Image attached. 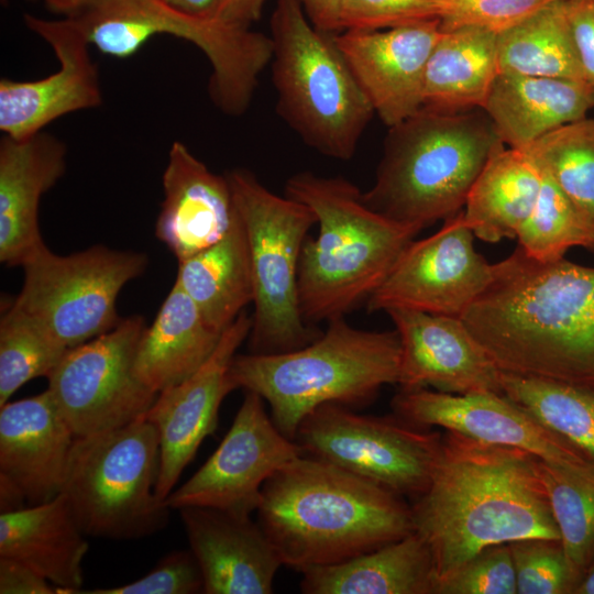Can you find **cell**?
<instances>
[{"label":"cell","mask_w":594,"mask_h":594,"mask_svg":"<svg viewBox=\"0 0 594 594\" xmlns=\"http://www.w3.org/2000/svg\"><path fill=\"white\" fill-rule=\"evenodd\" d=\"M67 350L10 304L0 320V407L28 382L47 378Z\"/></svg>","instance_id":"37"},{"label":"cell","mask_w":594,"mask_h":594,"mask_svg":"<svg viewBox=\"0 0 594 594\" xmlns=\"http://www.w3.org/2000/svg\"><path fill=\"white\" fill-rule=\"evenodd\" d=\"M229 180L250 255L253 307L251 353H280L320 337L300 310L298 266L309 230L317 224L305 204L278 196L249 169L234 168Z\"/></svg>","instance_id":"10"},{"label":"cell","mask_w":594,"mask_h":594,"mask_svg":"<svg viewBox=\"0 0 594 594\" xmlns=\"http://www.w3.org/2000/svg\"><path fill=\"white\" fill-rule=\"evenodd\" d=\"M442 0H349L343 28L377 31L440 20Z\"/></svg>","instance_id":"42"},{"label":"cell","mask_w":594,"mask_h":594,"mask_svg":"<svg viewBox=\"0 0 594 594\" xmlns=\"http://www.w3.org/2000/svg\"><path fill=\"white\" fill-rule=\"evenodd\" d=\"M169 6L191 15L213 18L217 0H164Z\"/></svg>","instance_id":"47"},{"label":"cell","mask_w":594,"mask_h":594,"mask_svg":"<svg viewBox=\"0 0 594 594\" xmlns=\"http://www.w3.org/2000/svg\"><path fill=\"white\" fill-rule=\"evenodd\" d=\"M28 29L46 42L58 69L36 80H0V131L12 139H28L55 120L102 105V91L91 46L72 18L48 20L24 14Z\"/></svg>","instance_id":"16"},{"label":"cell","mask_w":594,"mask_h":594,"mask_svg":"<svg viewBox=\"0 0 594 594\" xmlns=\"http://www.w3.org/2000/svg\"><path fill=\"white\" fill-rule=\"evenodd\" d=\"M251 327L252 316L241 312L223 331L209 360L182 383L158 393L145 414L160 436L156 494L161 499L172 493L202 441L216 430L221 403L233 391L228 378L230 363Z\"/></svg>","instance_id":"18"},{"label":"cell","mask_w":594,"mask_h":594,"mask_svg":"<svg viewBox=\"0 0 594 594\" xmlns=\"http://www.w3.org/2000/svg\"><path fill=\"white\" fill-rule=\"evenodd\" d=\"M264 399L245 392L227 435L207 461L165 499L172 510L210 507L251 516L265 482L302 454L266 413Z\"/></svg>","instance_id":"15"},{"label":"cell","mask_w":594,"mask_h":594,"mask_svg":"<svg viewBox=\"0 0 594 594\" xmlns=\"http://www.w3.org/2000/svg\"><path fill=\"white\" fill-rule=\"evenodd\" d=\"M541 183L542 170L525 150L499 144L462 209L475 238L490 243L516 238L536 205Z\"/></svg>","instance_id":"29"},{"label":"cell","mask_w":594,"mask_h":594,"mask_svg":"<svg viewBox=\"0 0 594 594\" xmlns=\"http://www.w3.org/2000/svg\"><path fill=\"white\" fill-rule=\"evenodd\" d=\"M75 435L47 388L0 407V477L30 505L62 493Z\"/></svg>","instance_id":"23"},{"label":"cell","mask_w":594,"mask_h":594,"mask_svg":"<svg viewBox=\"0 0 594 594\" xmlns=\"http://www.w3.org/2000/svg\"><path fill=\"white\" fill-rule=\"evenodd\" d=\"M462 320L503 373L594 385V267L518 245Z\"/></svg>","instance_id":"2"},{"label":"cell","mask_w":594,"mask_h":594,"mask_svg":"<svg viewBox=\"0 0 594 594\" xmlns=\"http://www.w3.org/2000/svg\"><path fill=\"white\" fill-rule=\"evenodd\" d=\"M66 144L42 131L0 141V262L22 266L45 248L40 202L66 172Z\"/></svg>","instance_id":"24"},{"label":"cell","mask_w":594,"mask_h":594,"mask_svg":"<svg viewBox=\"0 0 594 594\" xmlns=\"http://www.w3.org/2000/svg\"><path fill=\"white\" fill-rule=\"evenodd\" d=\"M538 468L578 586L594 564V462L539 459Z\"/></svg>","instance_id":"33"},{"label":"cell","mask_w":594,"mask_h":594,"mask_svg":"<svg viewBox=\"0 0 594 594\" xmlns=\"http://www.w3.org/2000/svg\"><path fill=\"white\" fill-rule=\"evenodd\" d=\"M336 35L315 28L299 0H276L271 19L276 111L307 146L348 161L375 112Z\"/></svg>","instance_id":"7"},{"label":"cell","mask_w":594,"mask_h":594,"mask_svg":"<svg viewBox=\"0 0 594 594\" xmlns=\"http://www.w3.org/2000/svg\"><path fill=\"white\" fill-rule=\"evenodd\" d=\"M508 544L518 594L574 593L576 581L560 539L525 538Z\"/></svg>","instance_id":"38"},{"label":"cell","mask_w":594,"mask_h":594,"mask_svg":"<svg viewBox=\"0 0 594 594\" xmlns=\"http://www.w3.org/2000/svg\"><path fill=\"white\" fill-rule=\"evenodd\" d=\"M162 185L155 235L178 262L221 240L238 217L226 174L210 170L180 141L170 145Z\"/></svg>","instance_id":"22"},{"label":"cell","mask_w":594,"mask_h":594,"mask_svg":"<svg viewBox=\"0 0 594 594\" xmlns=\"http://www.w3.org/2000/svg\"><path fill=\"white\" fill-rule=\"evenodd\" d=\"M285 195L309 207L319 228L306 239L298 266L300 310L310 326L366 304L418 234L372 209L343 176L295 173Z\"/></svg>","instance_id":"4"},{"label":"cell","mask_w":594,"mask_h":594,"mask_svg":"<svg viewBox=\"0 0 594 594\" xmlns=\"http://www.w3.org/2000/svg\"><path fill=\"white\" fill-rule=\"evenodd\" d=\"M497 74V33L441 30L426 67L422 108L448 113L482 109Z\"/></svg>","instance_id":"30"},{"label":"cell","mask_w":594,"mask_h":594,"mask_svg":"<svg viewBox=\"0 0 594 594\" xmlns=\"http://www.w3.org/2000/svg\"><path fill=\"white\" fill-rule=\"evenodd\" d=\"M441 439L396 415H360L327 403L302 418L294 440L304 454L414 501L430 483Z\"/></svg>","instance_id":"12"},{"label":"cell","mask_w":594,"mask_h":594,"mask_svg":"<svg viewBox=\"0 0 594 594\" xmlns=\"http://www.w3.org/2000/svg\"><path fill=\"white\" fill-rule=\"evenodd\" d=\"M266 0H217L213 18L238 28L250 29L263 12Z\"/></svg>","instance_id":"46"},{"label":"cell","mask_w":594,"mask_h":594,"mask_svg":"<svg viewBox=\"0 0 594 594\" xmlns=\"http://www.w3.org/2000/svg\"><path fill=\"white\" fill-rule=\"evenodd\" d=\"M41 1L47 10L61 18L77 15L89 0H33Z\"/></svg>","instance_id":"48"},{"label":"cell","mask_w":594,"mask_h":594,"mask_svg":"<svg viewBox=\"0 0 594 594\" xmlns=\"http://www.w3.org/2000/svg\"><path fill=\"white\" fill-rule=\"evenodd\" d=\"M482 109L505 145L526 148L547 133L588 117L594 110V86L498 73Z\"/></svg>","instance_id":"25"},{"label":"cell","mask_w":594,"mask_h":594,"mask_svg":"<svg viewBox=\"0 0 594 594\" xmlns=\"http://www.w3.org/2000/svg\"><path fill=\"white\" fill-rule=\"evenodd\" d=\"M1 594H57L56 586L29 565L0 557Z\"/></svg>","instance_id":"44"},{"label":"cell","mask_w":594,"mask_h":594,"mask_svg":"<svg viewBox=\"0 0 594 594\" xmlns=\"http://www.w3.org/2000/svg\"><path fill=\"white\" fill-rule=\"evenodd\" d=\"M521 150L594 218V117L562 125Z\"/></svg>","instance_id":"36"},{"label":"cell","mask_w":594,"mask_h":594,"mask_svg":"<svg viewBox=\"0 0 594 594\" xmlns=\"http://www.w3.org/2000/svg\"><path fill=\"white\" fill-rule=\"evenodd\" d=\"M573 594H594V564L581 580Z\"/></svg>","instance_id":"49"},{"label":"cell","mask_w":594,"mask_h":594,"mask_svg":"<svg viewBox=\"0 0 594 594\" xmlns=\"http://www.w3.org/2000/svg\"><path fill=\"white\" fill-rule=\"evenodd\" d=\"M497 64L498 73L585 81L564 0L497 34Z\"/></svg>","instance_id":"32"},{"label":"cell","mask_w":594,"mask_h":594,"mask_svg":"<svg viewBox=\"0 0 594 594\" xmlns=\"http://www.w3.org/2000/svg\"><path fill=\"white\" fill-rule=\"evenodd\" d=\"M223 332L211 328L175 280L138 344L134 369L158 394L197 372L212 355Z\"/></svg>","instance_id":"27"},{"label":"cell","mask_w":594,"mask_h":594,"mask_svg":"<svg viewBox=\"0 0 594 594\" xmlns=\"http://www.w3.org/2000/svg\"><path fill=\"white\" fill-rule=\"evenodd\" d=\"M72 19L91 46L119 59L133 56L158 34L190 42L211 65L212 101L229 116L249 108L273 55L271 36L185 13L164 0H89Z\"/></svg>","instance_id":"9"},{"label":"cell","mask_w":594,"mask_h":594,"mask_svg":"<svg viewBox=\"0 0 594 594\" xmlns=\"http://www.w3.org/2000/svg\"><path fill=\"white\" fill-rule=\"evenodd\" d=\"M204 593L200 565L188 550H175L164 556L144 576L130 583L77 594H196Z\"/></svg>","instance_id":"41"},{"label":"cell","mask_w":594,"mask_h":594,"mask_svg":"<svg viewBox=\"0 0 594 594\" xmlns=\"http://www.w3.org/2000/svg\"><path fill=\"white\" fill-rule=\"evenodd\" d=\"M392 408L396 416L418 427H441L480 442L518 448L551 462H594L593 457L504 394L400 389Z\"/></svg>","instance_id":"17"},{"label":"cell","mask_w":594,"mask_h":594,"mask_svg":"<svg viewBox=\"0 0 594 594\" xmlns=\"http://www.w3.org/2000/svg\"><path fill=\"white\" fill-rule=\"evenodd\" d=\"M463 211L428 238L413 240L366 301L370 312L409 309L462 316L490 284L494 264L474 248Z\"/></svg>","instance_id":"14"},{"label":"cell","mask_w":594,"mask_h":594,"mask_svg":"<svg viewBox=\"0 0 594 594\" xmlns=\"http://www.w3.org/2000/svg\"><path fill=\"white\" fill-rule=\"evenodd\" d=\"M256 513L283 565L300 573L414 531L403 496L304 453L265 482Z\"/></svg>","instance_id":"3"},{"label":"cell","mask_w":594,"mask_h":594,"mask_svg":"<svg viewBox=\"0 0 594 594\" xmlns=\"http://www.w3.org/2000/svg\"><path fill=\"white\" fill-rule=\"evenodd\" d=\"M176 282L218 332L253 302L249 248L239 213L221 240L178 262Z\"/></svg>","instance_id":"31"},{"label":"cell","mask_w":594,"mask_h":594,"mask_svg":"<svg viewBox=\"0 0 594 594\" xmlns=\"http://www.w3.org/2000/svg\"><path fill=\"white\" fill-rule=\"evenodd\" d=\"M516 238L527 255L540 261L562 258L575 246L594 253V218L576 206L542 170L536 205Z\"/></svg>","instance_id":"35"},{"label":"cell","mask_w":594,"mask_h":594,"mask_svg":"<svg viewBox=\"0 0 594 594\" xmlns=\"http://www.w3.org/2000/svg\"><path fill=\"white\" fill-rule=\"evenodd\" d=\"M483 109L421 108L388 128L365 202L418 233L460 212L480 172L502 144Z\"/></svg>","instance_id":"5"},{"label":"cell","mask_w":594,"mask_h":594,"mask_svg":"<svg viewBox=\"0 0 594 594\" xmlns=\"http://www.w3.org/2000/svg\"><path fill=\"white\" fill-rule=\"evenodd\" d=\"M309 344L280 353L235 354L228 371L234 389L260 395L270 405L278 430L294 440L302 418L336 403L364 405L387 384H398L400 341L397 331H370L344 317L327 322Z\"/></svg>","instance_id":"6"},{"label":"cell","mask_w":594,"mask_h":594,"mask_svg":"<svg viewBox=\"0 0 594 594\" xmlns=\"http://www.w3.org/2000/svg\"><path fill=\"white\" fill-rule=\"evenodd\" d=\"M147 263L142 252L103 245L69 255L45 246L21 266L23 284L11 304L70 349L118 324L119 294Z\"/></svg>","instance_id":"11"},{"label":"cell","mask_w":594,"mask_h":594,"mask_svg":"<svg viewBox=\"0 0 594 594\" xmlns=\"http://www.w3.org/2000/svg\"><path fill=\"white\" fill-rule=\"evenodd\" d=\"M554 0H442L440 28H477L502 33Z\"/></svg>","instance_id":"40"},{"label":"cell","mask_w":594,"mask_h":594,"mask_svg":"<svg viewBox=\"0 0 594 594\" xmlns=\"http://www.w3.org/2000/svg\"><path fill=\"white\" fill-rule=\"evenodd\" d=\"M440 35V20L336 35L374 112L388 128L422 108L426 67Z\"/></svg>","instance_id":"20"},{"label":"cell","mask_w":594,"mask_h":594,"mask_svg":"<svg viewBox=\"0 0 594 594\" xmlns=\"http://www.w3.org/2000/svg\"><path fill=\"white\" fill-rule=\"evenodd\" d=\"M306 594H435L431 551L417 532L345 561L301 573Z\"/></svg>","instance_id":"28"},{"label":"cell","mask_w":594,"mask_h":594,"mask_svg":"<svg viewBox=\"0 0 594 594\" xmlns=\"http://www.w3.org/2000/svg\"><path fill=\"white\" fill-rule=\"evenodd\" d=\"M538 460L518 448L442 435L430 483L410 505L414 531L432 554L435 594L488 546L560 539Z\"/></svg>","instance_id":"1"},{"label":"cell","mask_w":594,"mask_h":594,"mask_svg":"<svg viewBox=\"0 0 594 594\" xmlns=\"http://www.w3.org/2000/svg\"><path fill=\"white\" fill-rule=\"evenodd\" d=\"M144 318H121L110 331L66 351L47 391L75 437L128 425L145 416L157 394L136 375Z\"/></svg>","instance_id":"13"},{"label":"cell","mask_w":594,"mask_h":594,"mask_svg":"<svg viewBox=\"0 0 594 594\" xmlns=\"http://www.w3.org/2000/svg\"><path fill=\"white\" fill-rule=\"evenodd\" d=\"M178 512L202 572L204 593H273L283 563L257 521L210 507L188 506Z\"/></svg>","instance_id":"21"},{"label":"cell","mask_w":594,"mask_h":594,"mask_svg":"<svg viewBox=\"0 0 594 594\" xmlns=\"http://www.w3.org/2000/svg\"><path fill=\"white\" fill-rule=\"evenodd\" d=\"M503 394L594 458V385L501 372Z\"/></svg>","instance_id":"34"},{"label":"cell","mask_w":594,"mask_h":594,"mask_svg":"<svg viewBox=\"0 0 594 594\" xmlns=\"http://www.w3.org/2000/svg\"><path fill=\"white\" fill-rule=\"evenodd\" d=\"M436 594H517L509 544H492L471 558Z\"/></svg>","instance_id":"39"},{"label":"cell","mask_w":594,"mask_h":594,"mask_svg":"<svg viewBox=\"0 0 594 594\" xmlns=\"http://www.w3.org/2000/svg\"><path fill=\"white\" fill-rule=\"evenodd\" d=\"M87 535L66 497L0 513V557L22 562L56 586L57 594H77L84 582Z\"/></svg>","instance_id":"26"},{"label":"cell","mask_w":594,"mask_h":594,"mask_svg":"<svg viewBox=\"0 0 594 594\" xmlns=\"http://www.w3.org/2000/svg\"><path fill=\"white\" fill-rule=\"evenodd\" d=\"M585 81L594 86V0H564Z\"/></svg>","instance_id":"43"},{"label":"cell","mask_w":594,"mask_h":594,"mask_svg":"<svg viewBox=\"0 0 594 594\" xmlns=\"http://www.w3.org/2000/svg\"><path fill=\"white\" fill-rule=\"evenodd\" d=\"M400 341V389L503 394L501 371L462 318L391 309Z\"/></svg>","instance_id":"19"},{"label":"cell","mask_w":594,"mask_h":594,"mask_svg":"<svg viewBox=\"0 0 594 594\" xmlns=\"http://www.w3.org/2000/svg\"><path fill=\"white\" fill-rule=\"evenodd\" d=\"M305 14L318 30L339 34L343 32L349 0H299Z\"/></svg>","instance_id":"45"},{"label":"cell","mask_w":594,"mask_h":594,"mask_svg":"<svg viewBox=\"0 0 594 594\" xmlns=\"http://www.w3.org/2000/svg\"><path fill=\"white\" fill-rule=\"evenodd\" d=\"M160 464V436L145 417L75 437L62 494L88 537L146 538L172 510L156 494Z\"/></svg>","instance_id":"8"}]
</instances>
